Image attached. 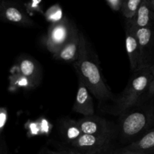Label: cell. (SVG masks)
<instances>
[{
    "instance_id": "1",
    "label": "cell",
    "mask_w": 154,
    "mask_h": 154,
    "mask_svg": "<svg viewBox=\"0 0 154 154\" xmlns=\"http://www.w3.org/2000/svg\"><path fill=\"white\" fill-rule=\"evenodd\" d=\"M73 64L78 79L85 84L95 97L101 101L112 99V93L105 84L99 66L90 57L86 39L81 32L79 54Z\"/></svg>"
},
{
    "instance_id": "18",
    "label": "cell",
    "mask_w": 154,
    "mask_h": 154,
    "mask_svg": "<svg viewBox=\"0 0 154 154\" xmlns=\"http://www.w3.org/2000/svg\"><path fill=\"white\" fill-rule=\"evenodd\" d=\"M7 110L5 108H1L0 109V132L1 133L3 132V129L7 122Z\"/></svg>"
},
{
    "instance_id": "15",
    "label": "cell",
    "mask_w": 154,
    "mask_h": 154,
    "mask_svg": "<svg viewBox=\"0 0 154 154\" xmlns=\"http://www.w3.org/2000/svg\"><path fill=\"white\" fill-rule=\"evenodd\" d=\"M62 131H63V134L65 138L70 144L77 138H79L83 134L80 129L78 121H75V120H69L65 121L63 124Z\"/></svg>"
},
{
    "instance_id": "4",
    "label": "cell",
    "mask_w": 154,
    "mask_h": 154,
    "mask_svg": "<svg viewBox=\"0 0 154 154\" xmlns=\"http://www.w3.org/2000/svg\"><path fill=\"white\" fill-rule=\"evenodd\" d=\"M74 24L66 17L56 23L51 24L45 38V44L47 49L53 55L57 54L70 37Z\"/></svg>"
},
{
    "instance_id": "24",
    "label": "cell",
    "mask_w": 154,
    "mask_h": 154,
    "mask_svg": "<svg viewBox=\"0 0 154 154\" xmlns=\"http://www.w3.org/2000/svg\"><path fill=\"white\" fill-rule=\"evenodd\" d=\"M149 3H150V8L154 9V0H150V1H149Z\"/></svg>"
},
{
    "instance_id": "7",
    "label": "cell",
    "mask_w": 154,
    "mask_h": 154,
    "mask_svg": "<svg viewBox=\"0 0 154 154\" xmlns=\"http://www.w3.org/2000/svg\"><path fill=\"white\" fill-rule=\"evenodd\" d=\"M126 50L130 63L131 70L136 72L142 69L141 64V50L135 32V26L129 20H128L126 29Z\"/></svg>"
},
{
    "instance_id": "25",
    "label": "cell",
    "mask_w": 154,
    "mask_h": 154,
    "mask_svg": "<svg viewBox=\"0 0 154 154\" xmlns=\"http://www.w3.org/2000/svg\"><path fill=\"white\" fill-rule=\"evenodd\" d=\"M149 1H150V0H149Z\"/></svg>"
},
{
    "instance_id": "6",
    "label": "cell",
    "mask_w": 154,
    "mask_h": 154,
    "mask_svg": "<svg viewBox=\"0 0 154 154\" xmlns=\"http://www.w3.org/2000/svg\"><path fill=\"white\" fill-rule=\"evenodd\" d=\"M147 114L141 111H134L126 115L121 122V135L126 139H132L138 136L148 124Z\"/></svg>"
},
{
    "instance_id": "9",
    "label": "cell",
    "mask_w": 154,
    "mask_h": 154,
    "mask_svg": "<svg viewBox=\"0 0 154 154\" xmlns=\"http://www.w3.org/2000/svg\"><path fill=\"white\" fill-rule=\"evenodd\" d=\"M72 110L75 112L83 114L85 117L93 116L95 114L94 105L90 90L79 79H78V87L76 99Z\"/></svg>"
},
{
    "instance_id": "5",
    "label": "cell",
    "mask_w": 154,
    "mask_h": 154,
    "mask_svg": "<svg viewBox=\"0 0 154 154\" xmlns=\"http://www.w3.org/2000/svg\"><path fill=\"white\" fill-rule=\"evenodd\" d=\"M0 17L5 22L20 26L29 27L34 25V22L20 5L8 0L1 1Z\"/></svg>"
},
{
    "instance_id": "17",
    "label": "cell",
    "mask_w": 154,
    "mask_h": 154,
    "mask_svg": "<svg viewBox=\"0 0 154 154\" xmlns=\"http://www.w3.org/2000/svg\"><path fill=\"white\" fill-rule=\"evenodd\" d=\"M45 17L47 21L51 23V24L60 22V21H61L64 18L61 7L58 4L51 6L45 11Z\"/></svg>"
},
{
    "instance_id": "19",
    "label": "cell",
    "mask_w": 154,
    "mask_h": 154,
    "mask_svg": "<svg viewBox=\"0 0 154 154\" xmlns=\"http://www.w3.org/2000/svg\"><path fill=\"white\" fill-rule=\"evenodd\" d=\"M106 2L113 11H119L120 10L121 11L123 0H106Z\"/></svg>"
},
{
    "instance_id": "2",
    "label": "cell",
    "mask_w": 154,
    "mask_h": 154,
    "mask_svg": "<svg viewBox=\"0 0 154 154\" xmlns=\"http://www.w3.org/2000/svg\"><path fill=\"white\" fill-rule=\"evenodd\" d=\"M153 77L148 68H142L136 71V73L129 81L126 90L117 102L114 108V114H121L135 105L143 93L151 83Z\"/></svg>"
},
{
    "instance_id": "3",
    "label": "cell",
    "mask_w": 154,
    "mask_h": 154,
    "mask_svg": "<svg viewBox=\"0 0 154 154\" xmlns=\"http://www.w3.org/2000/svg\"><path fill=\"white\" fill-rule=\"evenodd\" d=\"M114 131L104 135L82 134L71 143L69 149L75 154H102L114 144Z\"/></svg>"
},
{
    "instance_id": "13",
    "label": "cell",
    "mask_w": 154,
    "mask_h": 154,
    "mask_svg": "<svg viewBox=\"0 0 154 154\" xmlns=\"http://www.w3.org/2000/svg\"><path fill=\"white\" fill-rule=\"evenodd\" d=\"M154 147V130L148 132L140 139L134 141L126 147L129 150L144 154V152Z\"/></svg>"
},
{
    "instance_id": "21",
    "label": "cell",
    "mask_w": 154,
    "mask_h": 154,
    "mask_svg": "<svg viewBox=\"0 0 154 154\" xmlns=\"http://www.w3.org/2000/svg\"><path fill=\"white\" fill-rule=\"evenodd\" d=\"M0 154H9L7 144H6L5 141L3 138H2L1 143H0Z\"/></svg>"
},
{
    "instance_id": "23",
    "label": "cell",
    "mask_w": 154,
    "mask_h": 154,
    "mask_svg": "<svg viewBox=\"0 0 154 154\" xmlns=\"http://www.w3.org/2000/svg\"><path fill=\"white\" fill-rule=\"evenodd\" d=\"M148 90L150 93H154V78L152 79L151 83H150V86L148 87Z\"/></svg>"
},
{
    "instance_id": "22",
    "label": "cell",
    "mask_w": 154,
    "mask_h": 154,
    "mask_svg": "<svg viewBox=\"0 0 154 154\" xmlns=\"http://www.w3.org/2000/svg\"><path fill=\"white\" fill-rule=\"evenodd\" d=\"M42 154H75L70 149H67V150H63L60 151H51V150H48V151L45 152Z\"/></svg>"
},
{
    "instance_id": "10",
    "label": "cell",
    "mask_w": 154,
    "mask_h": 154,
    "mask_svg": "<svg viewBox=\"0 0 154 154\" xmlns=\"http://www.w3.org/2000/svg\"><path fill=\"white\" fill-rule=\"evenodd\" d=\"M78 123L83 134L104 135L113 131L105 119L94 115L85 117L78 120Z\"/></svg>"
},
{
    "instance_id": "11",
    "label": "cell",
    "mask_w": 154,
    "mask_h": 154,
    "mask_svg": "<svg viewBox=\"0 0 154 154\" xmlns=\"http://www.w3.org/2000/svg\"><path fill=\"white\" fill-rule=\"evenodd\" d=\"M19 72L23 77L26 78L31 85L36 87L42 79V72L37 62L29 57H21L18 62Z\"/></svg>"
},
{
    "instance_id": "12",
    "label": "cell",
    "mask_w": 154,
    "mask_h": 154,
    "mask_svg": "<svg viewBox=\"0 0 154 154\" xmlns=\"http://www.w3.org/2000/svg\"><path fill=\"white\" fill-rule=\"evenodd\" d=\"M129 20L135 27L138 28L149 26L151 20V8L149 3V0H143L136 14Z\"/></svg>"
},
{
    "instance_id": "20",
    "label": "cell",
    "mask_w": 154,
    "mask_h": 154,
    "mask_svg": "<svg viewBox=\"0 0 154 154\" xmlns=\"http://www.w3.org/2000/svg\"><path fill=\"white\" fill-rule=\"evenodd\" d=\"M113 154H144V153H140V152L135 151V150H129V149L125 147V148L121 149V150L120 149V150H115Z\"/></svg>"
},
{
    "instance_id": "14",
    "label": "cell",
    "mask_w": 154,
    "mask_h": 154,
    "mask_svg": "<svg viewBox=\"0 0 154 154\" xmlns=\"http://www.w3.org/2000/svg\"><path fill=\"white\" fill-rule=\"evenodd\" d=\"M135 32L138 44H139L140 50H141V64H142V67H144V51H145L146 47L149 45L151 40L152 31L149 26L142 27V28H138L135 26Z\"/></svg>"
},
{
    "instance_id": "16",
    "label": "cell",
    "mask_w": 154,
    "mask_h": 154,
    "mask_svg": "<svg viewBox=\"0 0 154 154\" xmlns=\"http://www.w3.org/2000/svg\"><path fill=\"white\" fill-rule=\"evenodd\" d=\"M143 0H123L121 12L127 20H131L135 17L141 6Z\"/></svg>"
},
{
    "instance_id": "8",
    "label": "cell",
    "mask_w": 154,
    "mask_h": 154,
    "mask_svg": "<svg viewBox=\"0 0 154 154\" xmlns=\"http://www.w3.org/2000/svg\"><path fill=\"white\" fill-rule=\"evenodd\" d=\"M80 45L81 32L74 25L69 40L57 54H54V59L61 61L75 63L79 54Z\"/></svg>"
}]
</instances>
